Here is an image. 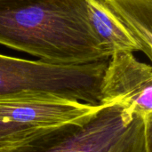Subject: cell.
<instances>
[{"instance_id":"cell-3","label":"cell","mask_w":152,"mask_h":152,"mask_svg":"<svg viewBox=\"0 0 152 152\" xmlns=\"http://www.w3.org/2000/svg\"><path fill=\"white\" fill-rule=\"evenodd\" d=\"M109 59L61 65L0 54V96L45 93L100 105L101 83Z\"/></svg>"},{"instance_id":"cell-8","label":"cell","mask_w":152,"mask_h":152,"mask_svg":"<svg viewBox=\"0 0 152 152\" xmlns=\"http://www.w3.org/2000/svg\"><path fill=\"white\" fill-rule=\"evenodd\" d=\"M41 127L0 120V151L20 142Z\"/></svg>"},{"instance_id":"cell-7","label":"cell","mask_w":152,"mask_h":152,"mask_svg":"<svg viewBox=\"0 0 152 152\" xmlns=\"http://www.w3.org/2000/svg\"><path fill=\"white\" fill-rule=\"evenodd\" d=\"M142 52L152 59V0H107Z\"/></svg>"},{"instance_id":"cell-1","label":"cell","mask_w":152,"mask_h":152,"mask_svg":"<svg viewBox=\"0 0 152 152\" xmlns=\"http://www.w3.org/2000/svg\"><path fill=\"white\" fill-rule=\"evenodd\" d=\"M0 45L61 65L109 59L86 0H0Z\"/></svg>"},{"instance_id":"cell-2","label":"cell","mask_w":152,"mask_h":152,"mask_svg":"<svg viewBox=\"0 0 152 152\" xmlns=\"http://www.w3.org/2000/svg\"><path fill=\"white\" fill-rule=\"evenodd\" d=\"M151 126L125 103L100 104L90 115L41 127L0 152H151Z\"/></svg>"},{"instance_id":"cell-4","label":"cell","mask_w":152,"mask_h":152,"mask_svg":"<svg viewBox=\"0 0 152 152\" xmlns=\"http://www.w3.org/2000/svg\"><path fill=\"white\" fill-rule=\"evenodd\" d=\"M101 104L122 102L152 120V68L130 52H116L102 76Z\"/></svg>"},{"instance_id":"cell-5","label":"cell","mask_w":152,"mask_h":152,"mask_svg":"<svg viewBox=\"0 0 152 152\" xmlns=\"http://www.w3.org/2000/svg\"><path fill=\"white\" fill-rule=\"evenodd\" d=\"M99 106L52 94L20 93L0 96V120L49 127L90 115Z\"/></svg>"},{"instance_id":"cell-6","label":"cell","mask_w":152,"mask_h":152,"mask_svg":"<svg viewBox=\"0 0 152 152\" xmlns=\"http://www.w3.org/2000/svg\"><path fill=\"white\" fill-rule=\"evenodd\" d=\"M86 4L91 28L110 56L116 52H140L135 39L107 0H86Z\"/></svg>"}]
</instances>
